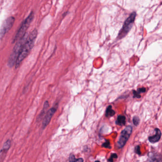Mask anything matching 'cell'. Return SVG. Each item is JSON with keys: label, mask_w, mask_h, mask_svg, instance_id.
I'll list each match as a JSON object with an SVG mask.
<instances>
[{"label": "cell", "mask_w": 162, "mask_h": 162, "mask_svg": "<svg viewBox=\"0 0 162 162\" xmlns=\"http://www.w3.org/2000/svg\"><path fill=\"white\" fill-rule=\"evenodd\" d=\"M37 34L38 31L37 30L35 29L28 35L27 40L24 44L15 64V66L16 69H17L21 63L26 58L28 55L29 54L32 48L33 47Z\"/></svg>", "instance_id": "cell-1"}, {"label": "cell", "mask_w": 162, "mask_h": 162, "mask_svg": "<svg viewBox=\"0 0 162 162\" xmlns=\"http://www.w3.org/2000/svg\"><path fill=\"white\" fill-rule=\"evenodd\" d=\"M28 37V35L26 33L22 38H21L18 41V42H17L8 60L9 66L12 67L15 66L16 60L19 55V53L21 52L24 44L27 40Z\"/></svg>", "instance_id": "cell-2"}, {"label": "cell", "mask_w": 162, "mask_h": 162, "mask_svg": "<svg viewBox=\"0 0 162 162\" xmlns=\"http://www.w3.org/2000/svg\"><path fill=\"white\" fill-rule=\"evenodd\" d=\"M33 18L34 13L32 12L30 13L27 18L25 19L24 21L22 22V24H21L19 29L17 31V33H16L15 35L13 38V43L18 41L26 34V31L28 29L33 19Z\"/></svg>", "instance_id": "cell-3"}, {"label": "cell", "mask_w": 162, "mask_h": 162, "mask_svg": "<svg viewBox=\"0 0 162 162\" xmlns=\"http://www.w3.org/2000/svg\"><path fill=\"white\" fill-rule=\"evenodd\" d=\"M136 13L133 12L126 19L122 29L118 34V38L122 39L125 36L127 33H129L130 30H131L135 18L136 17Z\"/></svg>", "instance_id": "cell-4"}, {"label": "cell", "mask_w": 162, "mask_h": 162, "mask_svg": "<svg viewBox=\"0 0 162 162\" xmlns=\"http://www.w3.org/2000/svg\"><path fill=\"white\" fill-rule=\"evenodd\" d=\"M132 131V127L128 126L124 129L121 133L118 142V145L119 148H122L125 145L127 140L129 138Z\"/></svg>", "instance_id": "cell-5"}, {"label": "cell", "mask_w": 162, "mask_h": 162, "mask_svg": "<svg viewBox=\"0 0 162 162\" xmlns=\"http://www.w3.org/2000/svg\"><path fill=\"white\" fill-rule=\"evenodd\" d=\"M15 22V18L13 17H10L4 21L0 30V37H3L13 26Z\"/></svg>", "instance_id": "cell-6"}, {"label": "cell", "mask_w": 162, "mask_h": 162, "mask_svg": "<svg viewBox=\"0 0 162 162\" xmlns=\"http://www.w3.org/2000/svg\"><path fill=\"white\" fill-rule=\"evenodd\" d=\"M56 110H57V108L53 107L47 112L46 115L44 118L43 122H42V129H45L48 126V124H49L51 119L52 118V116L56 111Z\"/></svg>", "instance_id": "cell-7"}, {"label": "cell", "mask_w": 162, "mask_h": 162, "mask_svg": "<svg viewBox=\"0 0 162 162\" xmlns=\"http://www.w3.org/2000/svg\"><path fill=\"white\" fill-rule=\"evenodd\" d=\"M10 145H11V142L10 140H8L7 141L4 145H3V148L1 149V150L0 151V161L1 160V159H3L4 157V154H6L7 152L8 151V150L10 148Z\"/></svg>", "instance_id": "cell-8"}, {"label": "cell", "mask_w": 162, "mask_h": 162, "mask_svg": "<svg viewBox=\"0 0 162 162\" xmlns=\"http://www.w3.org/2000/svg\"><path fill=\"white\" fill-rule=\"evenodd\" d=\"M155 131L156 132V135L154 136H150L149 138V141L152 143H156L158 142L161 138L162 135L161 131L159 129H156Z\"/></svg>", "instance_id": "cell-9"}, {"label": "cell", "mask_w": 162, "mask_h": 162, "mask_svg": "<svg viewBox=\"0 0 162 162\" xmlns=\"http://www.w3.org/2000/svg\"><path fill=\"white\" fill-rule=\"evenodd\" d=\"M146 91V88H139L136 91H133V97L136 98H140L141 96L140 94L141 93H144Z\"/></svg>", "instance_id": "cell-10"}, {"label": "cell", "mask_w": 162, "mask_h": 162, "mask_svg": "<svg viewBox=\"0 0 162 162\" xmlns=\"http://www.w3.org/2000/svg\"><path fill=\"white\" fill-rule=\"evenodd\" d=\"M126 124V118L124 115H118L116 121V124L119 126H123Z\"/></svg>", "instance_id": "cell-11"}, {"label": "cell", "mask_w": 162, "mask_h": 162, "mask_svg": "<svg viewBox=\"0 0 162 162\" xmlns=\"http://www.w3.org/2000/svg\"><path fill=\"white\" fill-rule=\"evenodd\" d=\"M115 114V112L114 110L112 109L111 106H109L106 109V116L108 118L113 117Z\"/></svg>", "instance_id": "cell-12"}, {"label": "cell", "mask_w": 162, "mask_h": 162, "mask_svg": "<svg viewBox=\"0 0 162 162\" xmlns=\"http://www.w3.org/2000/svg\"><path fill=\"white\" fill-rule=\"evenodd\" d=\"M48 107H49V103H48V101H46L44 103L43 109L42 110V111L41 112L40 115H39L38 118H37V121H39H39H40V119L42 118V117H43V115L45 113L46 110L48 108Z\"/></svg>", "instance_id": "cell-13"}, {"label": "cell", "mask_w": 162, "mask_h": 162, "mask_svg": "<svg viewBox=\"0 0 162 162\" xmlns=\"http://www.w3.org/2000/svg\"><path fill=\"white\" fill-rule=\"evenodd\" d=\"M69 162H83V159L81 158L76 159L73 154H70L69 157Z\"/></svg>", "instance_id": "cell-14"}, {"label": "cell", "mask_w": 162, "mask_h": 162, "mask_svg": "<svg viewBox=\"0 0 162 162\" xmlns=\"http://www.w3.org/2000/svg\"><path fill=\"white\" fill-rule=\"evenodd\" d=\"M133 124H135V126H138L139 123V122H140V119H139L138 117L135 116V117H133Z\"/></svg>", "instance_id": "cell-15"}, {"label": "cell", "mask_w": 162, "mask_h": 162, "mask_svg": "<svg viewBox=\"0 0 162 162\" xmlns=\"http://www.w3.org/2000/svg\"><path fill=\"white\" fill-rule=\"evenodd\" d=\"M117 157H118V156L116 154H112L111 157L108 159V161L109 162H113V159L117 158Z\"/></svg>", "instance_id": "cell-16"}, {"label": "cell", "mask_w": 162, "mask_h": 162, "mask_svg": "<svg viewBox=\"0 0 162 162\" xmlns=\"http://www.w3.org/2000/svg\"><path fill=\"white\" fill-rule=\"evenodd\" d=\"M102 146L106 148H110V143L109 141L106 140V142L103 144Z\"/></svg>", "instance_id": "cell-17"}, {"label": "cell", "mask_w": 162, "mask_h": 162, "mask_svg": "<svg viewBox=\"0 0 162 162\" xmlns=\"http://www.w3.org/2000/svg\"><path fill=\"white\" fill-rule=\"evenodd\" d=\"M135 152H136L138 154H141V152H140V147L139 146H137L135 148Z\"/></svg>", "instance_id": "cell-18"}, {"label": "cell", "mask_w": 162, "mask_h": 162, "mask_svg": "<svg viewBox=\"0 0 162 162\" xmlns=\"http://www.w3.org/2000/svg\"><path fill=\"white\" fill-rule=\"evenodd\" d=\"M99 162V161H96V162Z\"/></svg>", "instance_id": "cell-19"}]
</instances>
